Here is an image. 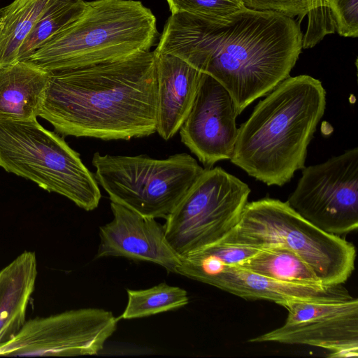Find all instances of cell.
I'll return each mask as SVG.
<instances>
[{
  "label": "cell",
  "mask_w": 358,
  "mask_h": 358,
  "mask_svg": "<svg viewBox=\"0 0 358 358\" xmlns=\"http://www.w3.org/2000/svg\"><path fill=\"white\" fill-rule=\"evenodd\" d=\"M92 164L111 202L155 219H166L204 170L187 153L159 159L96 152Z\"/></svg>",
  "instance_id": "7"
},
{
  "label": "cell",
  "mask_w": 358,
  "mask_h": 358,
  "mask_svg": "<svg viewBox=\"0 0 358 358\" xmlns=\"http://www.w3.org/2000/svg\"><path fill=\"white\" fill-rule=\"evenodd\" d=\"M325 108L326 92L319 80L289 76L238 128L230 161L267 185L282 186L305 167L308 146Z\"/></svg>",
  "instance_id": "3"
},
{
  "label": "cell",
  "mask_w": 358,
  "mask_h": 358,
  "mask_svg": "<svg viewBox=\"0 0 358 358\" xmlns=\"http://www.w3.org/2000/svg\"><path fill=\"white\" fill-rule=\"evenodd\" d=\"M0 166L66 197L85 210L99 204V185L80 154L36 119L0 120Z\"/></svg>",
  "instance_id": "5"
},
{
  "label": "cell",
  "mask_w": 358,
  "mask_h": 358,
  "mask_svg": "<svg viewBox=\"0 0 358 358\" xmlns=\"http://www.w3.org/2000/svg\"><path fill=\"white\" fill-rule=\"evenodd\" d=\"M112 312L98 308L66 310L25 322L0 347V356H80L97 355L117 329Z\"/></svg>",
  "instance_id": "10"
},
{
  "label": "cell",
  "mask_w": 358,
  "mask_h": 358,
  "mask_svg": "<svg viewBox=\"0 0 358 358\" xmlns=\"http://www.w3.org/2000/svg\"><path fill=\"white\" fill-rule=\"evenodd\" d=\"M261 248L238 241L232 229L217 241L180 257L177 274L205 283L212 276L253 256Z\"/></svg>",
  "instance_id": "18"
},
{
  "label": "cell",
  "mask_w": 358,
  "mask_h": 358,
  "mask_svg": "<svg viewBox=\"0 0 358 358\" xmlns=\"http://www.w3.org/2000/svg\"><path fill=\"white\" fill-rule=\"evenodd\" d=\"M128 301L121 316L124 320L145 317L184 307L189 303L187 291L162 282L144 289H127Z\"/></svg>",
  "instance_id": "23"
},
{
  "label": "cell",
  "mask_w": 358,
  "mask_h": 358,
  "mask_svg": "<svg viewBox=\"0 0 358 358\" xmlns=\"http://www.w3.org/2000/svg\"><path fill=\"white\" fill-rule=\"evenodd\" d=\"M49 73L39 116L57 134L110 141L157 132L154 51Z\"/></svg>",
  "instance_id": "2"
},
{
  "label": "cell",
  "mask_w": 358,
  "mask_h": 358,
  "mask_svg": "<svg viewBox=\"0 0 358 358\" xmlns=\"http://www.w3.org/2000/svg\"><path fill=\"white\" fill-rule=\"evenodd\" d=\"M52 0H14L0 8V67L18 62L21 45Z\"/></svg>",
  "instance_id": "19"
},
{
  "label": "cell",
  "mask_w": 358,
  "mask_h": 358,
  "mask_svg": "<svg viewBox=\"0 0 358 358\" xmlns=\"http://www.w3.org/2000/svg\"><path fill=\"white\" fill-rule=\"evenodd\" d=\"M156 17L135 0L87 1L84 13L26 60L48 71L76 69L150 50Z\"/></svg>",
  "instance_id": "4"
},
{
  "label": "cell",
  "mask_w": 358,
  "mask_h": 358,
  "mask_svg": "<svg viewBox=\"0 0 358 358\" xmlns=\"http://www.w3.org/2000/svg\"><path fill=\"white\" fill-rule=\"evenodd\" d=\"M245 8L258 10H271L300 21L308 17L306 41L319 43L327 34L335 33L334 26L326 8L327 0H242Z\"/></svg>",
  "instance_id": "21"
},
{
  "label": "cell",
  "mask_w": 358,
  "mask_h": 358,
  "mask_svg": "<svg viewBox=\"0 0 358 358\" xmlns=\"http://www.w3.org/2000/svg\"><path fill=\"white\" fill-rule=\"evenodd\" d=\"M288 311L280 327L248 340L305 345L331 352V357L358 356V299L292 300L282 305Z\"/></svg>",
  "instance_id": "11"
},
{
  "label": "cell",
  "mask_w": 358,
  "mask_h": 358,
  "mask_svg": "<svg viewBox=\"0 0 358 358\" xmlns=\"http://www.w3.org/2000/svg\"><path fill=\"white\" fill-rule=\"evenodd\" d=\"M232 231L238 241L258 248L281 246L290 250L325 286L343 285L355 269L354 245L317 228L287 201L264 198L248 202Z\"/></svg>",
  "instance_id": "6"
},
{
  "label": "cell",
  "mask_w": 358,
  "mask_h": 358,
  "mask_svg": "<svg viewBox=\"0 0 358 358\" xmlns=\"http://www.w3.org/2000/svg\"><path fill=\"white\" fill-rule=\"evenodd\" d=\"M205 283L249 300H268L282 306L292 300L331 301L352 297L342 285L313 286L268 278L236 266H229Z\"/></svg>",
  "instance_id": "15"
},
{
  "label": "cell",
  "mask_w": 358,
  "mask_h": 358,
  "mask_svg": "<svg viewBox=\"0 0 358 358\" xmlns=\"http://www.w3.org/2000/svg\"><path fill=\"white\" fill-rule=\"evenodd\" d=\"M171 14L185 13L212 21H223L245 8L242 0H166Z\"/></svg>",
  "instance_id": "24"
},
{
  "label": "cell",
  "mask_w": 358,
  "mask_h": 358,
  "mask_svg": "<svg viewBox=\"0 0 358 358\" xmlns=\"http://www.w3.org/2000/svg\"><path fill=\"white\" fill-rule=\"evenodd\" d=\"M236 266L281 282L325 286L306 262L281 246L261 248Z\"/></svg>",
  "instance_id": "20"
},
{
  "label": "cell",
  "mask_w": 358,
  "mask_h": 358,
  "mask_svg": "<svg viewBox=\"0 0 358 358\" xmlns=\"http://www.w3.org/2000/svg\"><path fill=\"white\" fill-rule=\"evenodd\" d=\"M249 186L219 166L204 168L166 218V238L180 257L224 237L239 221Z\"/></svg>",
  "instance_id": "8"
},
{
  "label": "cell",
  "mask_w": 358,
  "mask_h": 358,
  "mask_svg": "<svg viewBox=\"0 0 358 358\" xmlns=\"http://www.w3.org/2000/svg\"><path fill=\"white\" fill-rule=\"evenodd\" d=\"M294 18L243 8L223 21L170 15L156 52L176 56L218 81L238 115L287 78L303 49Z\"/></svg>",
  "instance_id": "1"
},
{
  "label": "cell",
  "mask_w": 358,
  "mask_h": 358,
  "mask_svg": "<svg viewBox=\"0 0 358 358\" xmlns=\"http://www.w3.org/2000/svg\"><path fill=\"white\" fill-rule=\"evenodd\" d=\"M38 274L34 252L24 251L0 270V347L11 340L26 320Z\"/></svg>",
  "instance_id": "17"
},
{
  "label": "cell",
  "mask_w": 358,
  "mask_h": 358,
  "mask_svg": "<svg viewBox=\"0 0 358 358\" xmlns=\"http://www.w3.org/2000/svg\"><path fill=\"white\" fill-rule=\"evenodd\" d=\"M113 220L100 227L96 257H120L145 261L176 273L180 257L169 244L164 225L117 203L110 202Z\"/></svg>",
  "instance_id": "13"
},
{
  "label": "cell",
  "mask_w": 358,
  "mask_h": 358,
  "mask_svg": "<svg viewBox=\"0 0 358 358\" xmlns=\"http://www.w3.org/2000/svg\"><path fill=\"white\" fill-rule=\"evenodd\" d=\"M287 202L321 230L341 236L358 227V148L304 167Z\"/></svg>",
  "instance_id": "9"
},
{
  "label": "cell",
  "mask_w": 358,
  "mask_h": 358,
  "mask_svg": "<svg viewBox=\"0 0 358 358\" xmlns=\"http://www.w3.org/2000/svg\"><path fill=\"white\" fill-rule=\"evenodd\" d=\"M326 8L335 32L344 37L358 36V0H327Z\"/></svg>",
  "instance_id": "25"
},
{
  "label": "cell",
  "mask_w": 358,
  "mask_h": 358,
  "mask_svg": "<svg viewBox=\"0 0 358 358\" xmlns=\"http://www.w3.org/2000/svg\"><path fill=\"white\" fill-rule=\"evenodd\" d=\"M238 115L228 91L205 73L192 107L178 131L181 142L206 169L230 160L238 135Z\"/></svg>",
  "instance_id": "12"
},
{
  "label": "cell",
  "mask_w": 358,
  "mask_h": 358,
  "mask_svg": "<svg viewBox=\"0 0 358 358\" xmlns=\"http://www.w3.org/2000/svg\"><path fill=\"white\" fill-rule=\"evenodd\" d=\"M86 7L85 0H52L22 43L18 62L27 60L51 38L79 18Z\"/></svg>",
  "instance_id": "22"
},
{
  "label": "cell",
  "mask_w": 358,
  "mask_h": 358,
  "mask_svg": "<svg viewBox=\"0 0 358 358\" xmlns=\"http://www.w3.org/2000/svg\"><path fill=\"white\" fill-rule=\"evenodd\" d=\"M157 132L165 141L178 132L196 98L204 72L183 59L156 52Z\"/></svg>",
  "instance_id": "14"
},
{
  "label": "cell",
  "mask_w": 358,
  "mask_h": 358,
  "mask_svg": "<svg viewBox=\"0 0 358 358\" xmlns=\"http://www.w3.org/2000/svg\"><path fill=\"white\" fill-rule=\"evenodd\" d=\"M50 73L28 61L0 67V120L39 116Z\"/></svg>",
  "instance_id": "16"
}]
</instances>
